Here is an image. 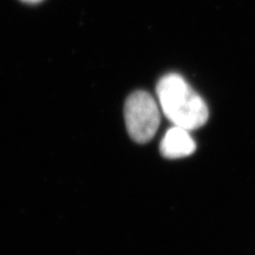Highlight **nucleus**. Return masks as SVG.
I'll return each instance as SVG.
<instances>
[{"label": "nucleus", "mask_w": 255, "mask_h": 255, "mask_svg": "<svg viewBox=\"0 0 255 255\" xmlns=\"http://www.w3.org/2000/svg\"><path fill=\"white\" fill-rule=\"evenodd\" d=\"M156 96L164 115L174 126L191 131L204 126L209 119L205 101L178 74L159 79Z\"/></svg>", "instance_id": "nucleus-1"}, {"label": "nucleus", "mask_w": 255, "mask_h": 255, "mask_svg": "<svg viewBox=\"0 0 255 255\" xmlns=\"http://www.w3.org/2000/svg\"><path fill=\"white\" fill-rule=\"evenodd\" d=\"M125 121L134 141L145 143L152 138L161 123V113L152 96L143 91L131 94L125 105Z\"/></svg>", "instance_id": "nucleus-2"}, {"label": "nucleus", "mask_w": 255, "mask_h": 255, "mask_svg": "<svg viewBox=\"0 0 255 255\" xmlns=\"http://www.w3.org/2000/svg\"><path fill=\"white\" fill-rule=\"evenodd\" d=\"M196 142L190 136L189 131L178 126H173L164 135L159 150L164 157L175 159L193 154Z\"/></svg>", "instance_id": "nucleus-3"}, {"label": "nucleus", "mask_w": 255, "mask_h": 255, "mask_svg": "<svg viewBox=\"0 0 255 255\" xmlns=\"http://www.w3.org/2000/svg\"><path fill=\"white\" fill-rule=\"evenodd\" d=\"M21 1L26 2V3H38V2L43 1V0H21Z\"/></svg>", "instance_id": "nucleus-4"}]
</instances>
